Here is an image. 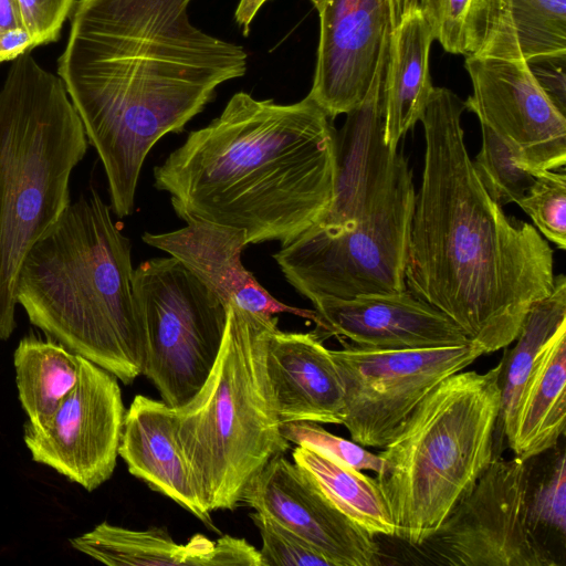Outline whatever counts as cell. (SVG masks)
Returning <instances> with one entry per match:
<instances>
[{
  "instance_id": "cell-1",
  "label": "cell",
  "mask_w": 566,
  "mask_h": 566,
  "mask_svg": "<svg viewBox=\"0 0 566 566\" xmlns=\"http://www.w3.org/2000/svg\"><path fill=\"white\" fill-rule=\"evenodd\" d=\"M191 0H77L57 75L103 164L117 217L134 210L155 144L184 129L223 82L244 75L243 48L196 28Z\"/></svg>"
},
{
  "instance_id": "cell-2",
  "label": "cell",
  "mask_w": 566,
  "mask_h": 566,
  "mask_svg": "<svg viewBox=\"0 0 566 566\" xmlns=\"http://www.w3.org/2000/svg\"><path fill=\"white\" fill-rule=\"evenodd\" d=\"M464 109L453 92L433 87L420 119L424 165L405 281L490 354L513 343L530 308L551 293L553 250L484 189L464 142Z\"/></svg>"
},
{
  "instance_id": "cell-3",
  "label": "cell",
  "mask_w": 566,
  "mask_h": 566,
  "mask_svg": "<svg viewBox=\"0 0 566 566\" xmlns=\"http://www.w3.org/2000/svg\"><path fill=\"white\" fill-rule=\"evenodd\" d=\"M308 95L282 105L234 94L219 117L190 132L154 168L177 216L242 229L247 243L289 244L329 209L337 133Z\"/></svg>"
},
{
  "instance_id": "cell-4",
  "label": "cell",
  "mask_w": 566,
  "mask_h": 566,
  "mask_svg": "<svg viewBox=\"0 0 566 566\" xmlns=\"http://www.w3.org/2000/svg\"><path fill=\"white\" fill-rule=\"evenodd\" d=\"M133 275L130 241L91 189L30 249L15 298L49 338L129 385L143 367Z\"/></svg>"
},
{
  "instance_id": "cell-5",
  "label": "cell",
  "mask_w": 566,
  "mask_h": 566,
  "mask_svg": "<svg viewBox=\"0 0 566 566\" xmlns=\"http://www.w3.org/2000/svg\"><path fill=\"white\" fill-rule=\"evenodd\" d=\"M88 146L59 75L29 53L0 88V340L15 326V284L34 243L70 206V177Z\"/></svg>"
},
{
  "instance_id": "cell-6",
  "label": "cell",
  "mask_w": 566,
  "mask_h": 566,
  "mask_svg": "<svg viewBox=\"0 0 566 566\" xmlns=\"http://www.w3.org/2000/svg\"><path fill=\"white\" fill-rule=\"evenodd\" d=\"M503 361L439 382L395 430L376 480L395 536L418 546L446 520L494 458Z\"/></svg>"
},
{
  "instance_id": "cell-7",
  "label": "cell",
  "mask_w": 566,
  "mask_h": 566,
  "mask_svg": "<svg viewBox=\"0 0 566 566\" xmlns=\"http://www.w3.org/2000/svg\"><path fill=\"white\" fill-rule=\"evenodd\" d=\"M277 317L228 304L221 347L206 381L174 409L176 441L205 507L234 510L248 482L290 442L281 433L266 371Z\"/></svg>"
},
{
  "instance_id": "cell-8",
  "label": "cell",
  "mask_w": 566,
  "mask_h": 566,
  "mask_svg": "<svg viewBox=\"0 0 566 566\" xmlns=\"http://www.w3.org/2000/svg\"><path fill=\"white\" fill-rule=\"evenodd\" d=\"M415 197L408 160L398 148L356 221L340 229L316 223L273 258L310 301L405 291Z\"/></svg>"
},
{
  "instance_id": "cell-9",
  "label": "cell",
  "mask_w": 566,
  "mask_h": 566,
  "mask_svg": "<svg viewBox=\"0 0 566 566\" xmlns=\"http://www.w3.org/2000/svg\"><path fill=\"white\" fill-rule=\"evenodd\" d=\"M143 367L165 403L178 408L206 381L219 354L228 306L174 256L134 270Z\"/></svg>"
},
{
  "instance_id": "cell-10",
  "label": "cell",
  "mask_w": 566,
  "mask_h": 566,
  "mask_svg": "<svg viewBox=\"0 0 566 566\" xmlns=\"http://www.w3.org/2000/svg\"><path fill=\"white\" fill-rule=\"evenodd\" d=\"M530 468L517 457L493 458L440 526L415 546L433 563L452 566H556L531 530Z\"/></svg>"
},
{
  "instance_id": "cell-11",
  "label": "cell",
  "mask_w": 566,
  "mask_h": 566,
  "mask_svg": "<svg viewBox=\"0 0 566 566\" xmlns=\"http://www.w3.org/2000/svg\"><path fill=\"white\" fill-rule=\"evenodd\" d=\"M344 392L342 424L361 447L384 448L416 406L442 380L484 355L462 346L331 350Z\"/></svg>"
},
{
  "instance_id": "cell-12",
  "label": "cell",
  "mask_w": 566,
  "mask_h": 566,
  "mask_svg": "<svg viewBox=\"0 0 566 566\" xmlns=\"http://www.w3.org/2000/svg\"><path fill=\"white\" fill-rule=\"evenodd\" d=\"M124 418L117 377L80 356L73 390L46 427L38 429L25 422L23 440L34 462L91 492L115 470Z\"/></svg>"
},
{
  "instance_id": "cell-13",
  "label": "cell",
  "mask_w": 566,
  "mask_h": 566,
  "mask_svg": "<svg viewBox=\"0 0 566 566\" xmlns=\"http://www.w3.org/2000/svg\"><path fill=\"white\" fill-rule=\"evenodd\" d=\"M464 66L473 93L464 101L481 125L536 175L566 165V116L537 83L522 59L468 55Z\"/></svg>"
},
{
  "instance_id": "cell-14",
  "label": "cell",
  "mask_w": 566,
  "mask_h": 566,
  "mask_svg": "<svg viewBox=\"0 0 566 566\" xmlns=\"http://www.w3.org/2000/svg\"><path fill=\"white\" fill-rule=\"evenodd\" d=\"M275 454L245 485L240 503L298 535L333 566H377L375 536L344 515L294 461Z\"/></svg>"
},
{
  "instance_id": "cell-15",
  "label": "cell",
  "mask_w": 566,
  "mask_h": 566,
  "mask_svg": "<svg viewBox=\"0 0 566 566\" xmlns=\"http://www.w3.org/2000/svg\"><path fill=\"white\" fill-rule=\"evenodd\" d=\"M318 11L319 42L308 93L334 119L366 96L386 36L390 0H326Z\"/></svg>"
},
{
  "instance_id": "cell-16",
  "label": "cell",
  "mask_w": 566,
  "mask_h": 566,
  "mask_svg": "<svg viewBox=\"0 0 566 566\" xmlns=\"http://www.w3.org/2000/svg\"><path fill=\"white\" fill-rule=\"evenodd\" d=\"M315 335L343 336L368 349L462 346L470 340L442 312L405 290L354 298L317 297Z\"/></svg>"
},
{
  "instance_id": "cell-17",
  "label": "cell",
  "mask_w": 566,
  "mask_h": 566,
  "mask_svg": "<svg viewBox=\"0 0 566 566\" xmlns=\"http://www.w3.org/2000/svg\"><path fill=\"white\" fill-rule=\"evenodd\" d=\"M143 241L179 260L227 306L233 303L251 313H290L316 321L315 311L277 301L243 266L241 255L248 243L242 229L196 221L171 232H146Z\"/></svg>"
},
{
  "instance_id": "cell-18",
  "label": "cell",
  "mask_w": 566,
  "mask_h": 566,
  "mask_svg": "<svg viewBox=\"0 0 566 566\" xmlns=\"http://www.w3.org/2000/svg\"><path fill=\"white\" fill-rule=\"evenodd\" d=\"M266 371L279 420L342 424L339 374L315 333H291L275 325L266 342Z\"/></svg>"
},
{
  "instance_id": "cell-19",
  "label": "cell",
  "mask_w": 566,
  "mask_h": 566,
  "mask_svg": "<svg viewBox=\"0 0 566 566\" xmlns=\"http://www.w3.org/2000/svg\"><path fill=\"white\" fill-rule=\"evenodd\" d=\"M118 455L130 474L214 528L211 512L202 504L176 441L171 407L163 400L136 395L125 412Z\"/></svg>"
},
{
  "instance_id": "cell-20",
  "label": "cell",
  "mask_w": 566,
  "mask_h": 566,
  "mask_svg": "<svg viewBox=\"0 0 566 566\" xmlns=\"http://www.w3.org/2000/svg\"><path fill=\"white\" fill-rule=\"evenodd\" d=\"M70 543L109 566H261L260 552L230 535L211 541L196 534L178 544L161 528L136 531L103 522Z\"/></svg>"
},
{
  "instance_id": "cell-21",
  "label": "cell",
  "mask_w": 566,
  "mask_h": 566,
  "mask_svg": "<svg viewBox=\"0 0 566 566\" xmlns=\"http://www.w3.org/2000/svg\"><path fill=\"white\" fill-rule=\"evenodd\" d=\"M389 54L384 83V143L396 150L420 122L433 85L429 52L433 39L417 1L391 6Z\"/></svg>"
},
{
  "instance_id": "cell-22",
  "label": "cell",
  "mask_w": 566,
  "mask_h": 566,
  "mask_svg": "<svg viewBox=\"0 0 566 566\" xmlns=\"http://www.w3.org/2000/svg\"><path fill=\"white\" fill-rule=\"evenodd\" d=\"M566 54V0H482L472 55L531 60Z\"/></svg>"
},
{
  "instance_id": "cell-23",
  "label": "cell",
  "mask_w": 566,
  "mask_h": 566,
  "mask_svg": "<svg viewBox=\"0 0 566 566\" xmlns=\"http://www.w3.org/2000/svg\"><path fill=\"white\" fill-rule=\"evenodd\" d=\"M566 419V323L537 356L518 399L506 439L515 457L528 461L556 448Z\"/></svg>"
},
{
  "instance_id": "cell-24",
  "label": "cell",
  "mask_w": 566,
  "mask_h": 566,
  "mask_svg": "<svg viewBox=\"0 0 566 566\" xmlns=\"http://www.w3.org/2000/svg\"><path fill=\"white\" fill-rule=\"evenodd\" d=\"M19 400L29 423L46 427L55 411L75 387L80 356L48 337H23L13 355Z\"/></svg>"
},
{
  "instance_id": "cell-25",
  "label": "cell",
  "mask_w": 566,
  "mask_h": 566,
  "mask_svg": "<svg viewBox=\"0 0 566 566\" xmlns=\"http://www.w3.org/2000/svg\"><path fill=\"white\" fill-rule=\"evenodd\" d=\"M292 458L349 520L374 536H395V525L376 479L308 446H296Z\"/></svg>"
},
{
  "instance_id": "cell-26",
  "label": "cell",
  "mask_w": 566,
  "mask_h": 566,
  "mask_svg": "<svg viewBox=\"0 0 566 566\" xmlns=\"http://www.w3.org/2000/svg\"><path fill=\"white\" fill-rule=\"evenodd\" d=\"M566 323V276L554 277L551 293L527 312L516 344L506 350L502 361L501 408L496 422L507 439L512 431L515 410L533 365L558 327Z\"/></svg>"
},
{
  "instance_id": "cell-27",
  "label": "cell",
  "mask_w": 566,
  "mask_h": 566,
  "mask_svg": "<svg viewBox=\"0 0 566 566\" xmlns=\"http://www.w3.org/2000/svg\"><path fill=\"white\" fill-rule=\"evenodd\" d=\"M482 146L472 160L484 189L499 206L517 203L533 185L535 175L523 167L506 144L481 125Z\"/></svg>"
},
{
  "instance_id": "cell-28",
  "label": "cell",
  "mask_w": 566,
  "mask_h": 566,
  "mask_svg": "<svg viewBox=\"0 0 566 566\" xmlns=\"http://www.w3.org/2000/svg\"><path fill=\"white\" fill-rule=\"evenodd\" d=\"M482 0H418L433 39L452 54L472 55Z\"/></svg>"
},
{
  "instance_id": "cell-29",
  "label": "cell",
  "mask_w": 566,
  "mask_h": 566,
  "mask_svg": "<svg viewBox=\"0 0 566 566\" xmlns=\"http://www.w3.org/2000/svg\"><path fill=\"white\" fill-rule=\"evenodd\" d=\"M516 205L533 220L542 237L566 249L565 168L536 174L533 185Z\"/></svg>"
},
{
  "instance_id": "cell-30",
  "label": "cell",
  "mask_w": 566,
  "mask_h": 566,
  "mask_svg": "<svg viewBox=\"0 0 566 566\" xmlns=\"http://www.w3.org/2000/svg\"><path fill=\"white\" fill-rule=\"evenodd\" d=\"M566 459L556 452L537 481L530 478L527 515L531 530L552 531L563 538L566 533ZM541 539V538H539ZM542 541V539H541Z\"/></svg>"
},
{
  "instance_id": "cell-31",
  "label": "cell",
  "mask_w": 566,
  "mask_h": 566,
  "mask_svg": "<svg viewBox=\"0 0 566 566\" xmlns=\"http://www.w3.org/2000/svg\"><path fill=\"white\" fill-rule=\"evenodd\" d=\"M262 538L261 566H333L321 552L271 516L250 515Z\"/></svg>"
},
{
  "instance_id": "cell-32",
  "label": "cell",
  "mask_w": 566,
  "mask_h": 566,
  "mask_svg": "<svg viewBox=\"0 0 566 566\" xmlns=\"http://www.w3.org/2000/svg\"><path fill=\"white\" fill-rule=\"evenodd\" d=\"M282 436L296 446H308L324 451L357 470H369L377 474L384 471L385 462L353 440L337 437L316 422L300 421L281 424Z\"/></svg>"
},
{
  "instance_id": "cell-33",
  "label": "cell",
  "mask_w": 566,
  "mask_h": 566,
  "mask_svg": "<svg viewBox=\"0 0 566 566\" xmlns=\"http://www.w3.org/2000/svg\"><path fill=\"white\" fill-rule=\"evenodd\" d=\"M22 25L36 46L55 42L75 0H17Z\"/></svg>"
},
{
  "instance_id": "cell-34",
  "label": "cell",
  "mask_w": 566,
  "mask_h": 566,
  "mask_svg": "<svg viewBox=\"0 0 566 566\" xmlns=\"http://www.w3.org/2000/svg\"><path fill=\"white\" fill-rule=\"evenodd\" d=\"M539 86L565 115L566 113V54L537 56L526 61Z\"/></svg>"
},
{
  "instance_id": "cell-35",
  "label": "cell",
  "mask_w": 566,
  "mask_h": 566,
  "mask_svg": "<svg viewBox=\"0 0 566 566\" xmlns=\"http://www.w3.org/2000/svg\"><path fill=\"white\" fill-rule=\"evenodd\" d=\"M36 48L24 28L0 31V63L13 61Z\"/></svg>"
},
{
  "instance_id": "cell-36",
  "label": "cell",
  "mask_w": 566,
  "mask_h": 566,
  "mask_svg": "<svg viewBox=\"0 0 566 566\" xmlns=\"http://www.w3.org/2000/svg\"><path fill=\"white\" fill-rule=\"evenodd\" d=\"M268 0H240L237 7L234 18L237 23L243 29L247 35L250 24L255 17L256 12ZM316 10H319L326 0H310Z\"/></svg>"
},
{
  "instance_id": "cell-37",
  "label": "cell",
  "mask_w": 566,
  "mask_h": 566,
  "mask_svg": "<svg viewBox=\"0 0 566 566\" xmlns=\"http://www.w3.org/2000/svg\"><path fill=\"white\" fill-rule=\"evenodd\" d=\"M23 28L17 0H0V31Z\"/></svg>"
}]
</instances>
